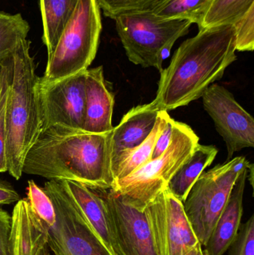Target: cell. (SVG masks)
Returning a JSON list of instances; mask_svg holds the SVG:
<instances>
[{"mask_svg": "<svg viewBox=\"0 0 254 255\" xmlns=\"http://www.w3.org/2000/svg\"><path fill=\"white\" fill-rule=\"evenodd\" d=\"M112 131L92 133L61 125L46 128L27 153L22 174L111 188Z\"/></svg>", "mask_w": 254, "mask_h": 255, "instance_id": "obj_1", "label": "cell"}, {"mask_svg": "<svg viewBox=\"0 0 254 255\" xmlns=\"http://www.w3.org/2000/svg\"><path fill=\"white\" fill-rule=\"evenodd\" d=\"M236 51L234 25L199 29L179 46L169 65L161 72L154 101L168 112L201 98L237 59Z\"/></svg>", "mask_w": 254, "mask_h": 255, "instance_id": "obj_2", "label": "cell"}, {"mask_svg": "<svg viewBox=\"0 0 254 255\" xmlns=\"http://www.w3.org/2000/svg\"><path fill=\"white\" fill-rule=\"evenodd\" d=\"M7 58L10 73L6 104V157L7 172L19 180L27 153L43 130L37 93L39 77L26 39Z\"/></svg>", "mask_w": 254, "mask_h": 255, "instance_id": "obj_3", "label": "cell"}, {"mask_svg": "<svg viewBox=\"0 0 254 255\" xmlns=\"http://www.w3.org/2000/svg\"><path fill=\"white\" fill-rule=\"evenodd\" d=\"M102 25L95 0H79L53 50L47 55L44 82L85 71L95 59Z\"/></svg>", "mask_w": 254, "mask_h": 255, "instance_id": "obj_4", "label": "cell"}, {"mask_svg": "<svg viewBox=\"0 0 254 255\" xmlns=\"http://www.w3.org/2000/svg\"><path fill=\"white\" fill-rule=\"evenodd\" d=\"M114 19L128 60L145 68L155 67L160 73L174 43L189 32L192 24L161 17L152 9L123 13Z\"/></svg>", "mask_w": 254, "mask_h": 255, "instance_id": "obj_5", "label": "cell"}, {"mask_svg": "<svg viewBox=\"0 0 254 255\" xmlns=\"http://www.w3.org/2000/svg\"><path fill=\"white\" fill-rule=\"evenodd\" d=\"M199 138L190 127L176 121L171 142L159 157L152 159L112 188L127 203L141 211L164 191L173 175L191 155Z\"/></svg>", "mask_w": 254, "mask_h": 255, "instance_id": "obj_6", "label": "cell"}, {"mask_svg": "<svg viewBox=\"0 0 254 255\" xmlns=\"http://www.w3.org/2000/svg\"><path fill=\"white\" fill-rule=\"evenodd\" d=\"M249 162L243 156L203 172L183 202L186 217L198 242L205 247L218 219L226 206L233 187Z\"/></svg>", "mask_w": 254, "mask_h": 255, "instance_id": "obj_7", "label": "cell"}, {"mask_svg": "<svg viewBox=\"0 0 254 255\" xmlns=\"http://www.w3.org/2000/svg\"><path fill=\"white\" fill-rule=\"evenodd\" d=\"M45 191L52 199L56 222L49 227L48 247L53 255H113L95 234L61 181L50 180Z\"/></svg>", "mask_w": 254, "mask_h": 255, "instance_id": "obj_8", "label": "cell"}, {"mask_svg": "<svg viewBox=\"0 0 254 255\" xmlns=\"http://www.w3.org/2000/svg\"><path fill=\"white\" fill-rule=\"evenodd\" d=\"M159 255H185L199 242L183 202L166 188L146 208Z\"/></svg>", "mask_w": 254, "mask_h": 255, "instance_id": "obj_9", "label": "cell"}, {"mask_svg": "<svg viewBox=\"0 0 254 255\" xmlns=\"http://www.w3.org/2000/svg\"><path fill=\"white\" fill-rule=\"evenodd\" d=\"M85 78L86 70L52 82L39 77L37 93L43 130L55 125L83 129Z\"/></svg>", "mask_w": 254, "mask_h": 255, "instance_id": "obj_10", "label": "cell"}, {"mask_svg": "<svg viewBox=\"0 0 254 255\" xmlns=\"http://www.w3.org/2000/svg\"><path fill=\"white\" fill-rule=\"evenodd\" d=\"M204 109L223 137L228 149V160L236 151L254 147V120L223 86L213 84L202 97Z\"/></svg>", "mask_w": 254, "mask_h": 255, "instance_id": "obj_11", "label": "cell"}, {"mask_svg": "<svg viewBox=\"0 0 254 255\" xmlns=\"http://www.w3.org/2000/svg\"><path fill=\"white\" fill-rule=\"evenodd\" d=\"M106 199L117 255H159L146 210L127 203L112 187Z\"/></svg>", "mask_w": 254, "mask_h": 255, "instance_id": "obj_12", "label": "cell"}, {"mask_svg": "<svg viewBox=\"0 0 254 255\" xmlns=\"http://www.w3.org/2000/svg\"><path fill=\"white\" fill-rule=\"evenodd\" d=\"M61 181L94 232L113 255H117L106 199L107 189L74 181Z\"/></svg>", "mask_w": 254, "mask_h": 255, "instance_id": "obj_13", "label": "cell"}, {"mask_svg": "<svg viewBox=\"0 0 254 255\" xmlns=\"http://www.w3.org/2000/svg\"><path fill=\"white\" fill-rule=\"evenodd\" d=\"M114 94L104 76L102 66L87 69L85 78V113L83 130L92 133L113 130Z\"/></svg>", "mask_w": 254, "mask_h": 255, "instance_id": "obj_14", "label": "cell"}, {"mask_svg": "<svg viewBox=\"0 0 254 255\" xmlns=\"http://www.w3.org/2000/svg\"><path fill=\"white\" fill-rule=\"evenodd\" d=\"M49 226L33 211L26 199L16 202L11 215L10 255H37L48 245Z\"/></svg>", "mask_w": 254, "mask_h": 255, "instance_id": "obj_15", "label": "cell"}, {"mask_svg": "<svg viewBox=\"0 0 254 255\" xmlns=\"http://www.w3.org/2000/svg\"><path fill=\"white\" fill-rule=\"evenodd\" d=\"M249 163L243 168L233 187L226 206L218 219L206 244L208 255H223L228 251L241 226L243 215V198L246 180L249 177Z\"/></svg>", "mask_w": 254, "mask_h": 255, "instance_id": "obj_16", "label": "cell"}, {"mask_svg": "<svg viewBox=\"0 0 254 255\" xmlns=\"http://www.w3.org/2000/svg\"><path fill=\"white\" fill-rule=\"evenodd\" d=\"M155 101L132 108L112 131V169L119 155L144 142L152 133L161 112Z\"/></svg>", "mask_w": 254, "mask_h": 255, "instance_id": "obj_17", "label": "cell"}, {"mask_svg": "<svg viewBox=\"0 0 254 255\" xmlns=\"http://www.w3.org/2000/svg\"><path fill=\"white\" fill-rule=\"evenodd\" d=\"M217 154L218 149L213 145L197 144L191 155L173 175L167 188L174 197L184 202L195 181L212 164Z\"/></svg>", "mask_w": 254, "mask_h": 255, "instance_id": "obj_18", "label": "cell"}, {"mask_svg": "<svg viewBox=\"0 0 254 255\" xmlns=\"http://www.w3.org/2000/svg\"><path fill=\"white\" fill-rule=\"evenodd\" d=\"M169 115L167 111H161L158 113L156 124L152 133L144 142L138 146L122 152L113 165L114 182L126 178L137 170L140 166L152 160V154L155 148L158 135L165 127Z\"/></svg>", "mask_w": 254, "mask_h": 255, "instance_id": "obj_19", "label": "cell"}, {"mask_svg": "<svg viewBox=\"0 0 254 255\" xmlns=\"http://www.w3.org/2000/svg\"><path fill=\"white\" fill-rule=\"evenodd\" d=\"M79 0H40L43 22V41L50 53L64 27L70 20Z\"/></svg>", "mask_w": 254, "mask_h": 255, "instance_id": "obj_20", "label": "cell"}, {"mask_svg": "<svg viewBox=\"0 0 254 255\" xmlns=\"http://www.w3.org/2000/svg\"><path fill=\"white\" fill-rule=\"evenodd\" d=\"M253 7L254 0H210L198 28L234 25Z\"/></svg>", "mask_w": 254, "mask_h": 255, "instance_id": "obj_21", "label": "cell"}, {"mask_svg": "<svg viewBox=\"0 0 254 255\" xmlns=\"http://www.w3.org/2000/svg\"><path fill=\"white\" fill-rule=\"evenodd\" d=\"M210 0H161L152 12L167 19H184L199 25Z\"/></svg>", "mask_w": 254, "mask_h": 255, "instance_id": "obj_22", "label": "cell"}, {"mask_svg": "<svg viewBox=\"0 0 254 255\" xmlns=\"http://www.w3.org/2000/svg\"><path fill=\"white\" fill-rule=\"evenodd\" d=\"M30 31L28 22L20 13L0 11V62L11 55Z\"/></svg>", "mask_w": 254, "mask_h": 255, "instance_id": "obj_23", "label": "cell"}, {"mask_svg": "<svg viewBox=\"0 0 254 255\" xmlns=\"http://www.w3.org/2000/svg\"><path fill=\"white\" fill-rule=\"evenodd\" d=\"M9 64L7 58L0 62V173L7 172V157H6V139H7V126H6V104L9 83Z\"/></svg>", "mask_w": 254, "mask_h": 255, "instance_id": "obj_24", "label": "cell"}, {"mask_svg": "<svg viewBox=\"0 0 254 255\" xmlns=\"http://www.w3.org/2000/svg\"><path fill=\"white\" fill-rule=\"evenodd\" d=\"M26 199L34 213L49 227L55 225L56 213L52 199L33 180L28 181Z\"/></svg>", "mask_w": 254, "mask_h": 255, "instance_id": "obj_25", "label": "cell"}, {"mask_svg": "<svg viewBox=\"0 0 254 255\" xmlns=\"http://www.w3.org/2000/svg\"><path fill=\"white\" fill-rule=\"evenodd\" d=\"M104 16L114 19L123 13L151 10L161 0H95Z\"/></svg>", "mask_w": 254, "mask_h": 255, "instance_id": "obj_26", "label": "cell"}, {"mask_svg": "<svg viewBox=\"0 0 254 255\" xmlns=\"http://www.w3.org/2000/svg\"><path fill=\"white\" fill-rule=\"evenodd\" d=\"M234 26L237 51L252 52L254 48V7Z\"/></svg>", "mask_w": 254, "mask_h": 255, "instance_id": "obj_27", "label": "cell"}, {"mask_svg": "<svg viewBox=\"0 0 254 255\" xmlns=\"http://www.w3.org/2000/svg\"><path fill=\"white\" fill-rule=\"evenodd\" d=\"M228 255H254V215L240 226Z\"/></svg>", "mask_w": 254, "mask_h": 255, "instance_id": "obj_28", "label": "cell"}, {"mask_svg": "<svg viewBox=\"0 0 254 255\" xmlns=\"http://www.w3.org/2000/svg\"><path fill=\"white\" fill-rule=\"evenodd\" d=\"M175 122L176 121L170 116L167 120L165 127L158 135V139L155 142V148L152 154V160L161 156L168 148L172 137Z\"/></svg>", "mask_w": 254, "mask_h": 255, "instance_id": "obj_29", "label": "cell"}, {"mask_svg": "<svg viewBox=\"0 0 254 255\" xmlns=\"http://www.w3.org/2000/svg\"><path fill=\"white\" fill-rule=\"evenodd\" d=\"M10 226L11 216L0 208V255H10Z\"/></svg>", "mask_w": 254, "mask_h": 255, "instance_id": "obj_30", "label": "cell"}, {"mask_svg": "<svg viewBox=\"0 0 254 255\" xmlns=\"http://www.w3.org/2000/svg\"><path fill=\"white\" fill-rule=\"evenodd\" d=\"M20 199L19 193L10 183L0 179V205H11Z\"/></svg>", "mask_w": 254, "mask_h": 255, "instance_id": "obj_31", "label": "cell"}, {"mask_svg": "<svg viewBox=\"0 0 254 255\" xmlns=\"http://www.w3.org/2000/svg\"><path fill=\"white\" fill-rule=\"evenodd\" d=\"M185 255H208V254L205 250H203V247L199 243L195 248L192 249L190 252Z\"/></svg>", "mask_w": 254, "mask_h": 255, "instance_id": "obj_32", "label": "cell"}, {"mask_svg": "<svg viewBox=\"0 0 254 255\" xmlns=\"http://www.w3.org/2000/svg\"><path fill=\"white\" fill-rule=\"evenodd\" d=\"M37 255H52V254H51L49 247H48V245H46V247H43V248L40 250V253H39Z\"/></svg>", "mask_w": 254, "mask_h": 255, "instance_id": "obj_33", "label": "cell"}, {"mask_svg": "<svg viewBox=\"0 0 254 255\" xmlns=\"http://www.w3.org/2000/svg\"><path fill=\"white\" fill-rule=\"evenodd\" d=\"M0 96H1V88H0Z\"/></svg>", "mask_w": 254, "mask_h": 255, "instance_id": "obj_34", "label": "cell"}]
</instances>
